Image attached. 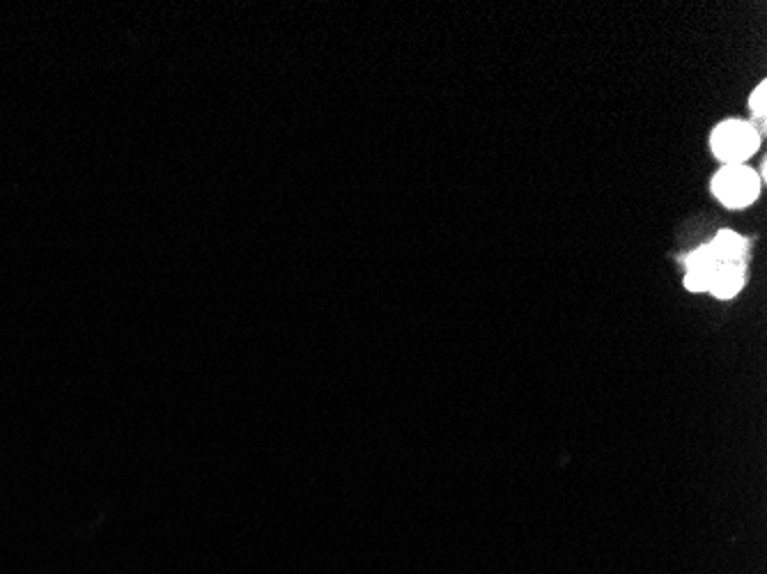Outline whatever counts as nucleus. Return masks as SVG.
<instances>
[{
  "mask_svg": "<svg viewBox=\"0 0 767 574\" xmlns=\"http://www.w3.org/2000/svg\"><path fill=\"white\" fill-rule=\"evenodd\" d=\"M758 147V134L756 129L747 122L740 120H731L719 124L712 134V150L722 161H726L728 166H738L740 161H745L747 157L756 152Z\"/></svg>",
  "mask_w": 767,
  "mask_h": 574,
  "instance_id": "obj_1",
  "label": "nucleus"
},
{
  "mask_svg": "<svg viewBox=\"0 0 767 574\" xmlns=\"http://www.w3.org/2000/svg\"><path fill=\"white\" fill-rule=\"evenodd\" d=\"M712 191L726 207H747L758 196V177L745 166H726L712 182Z\"/></svg>",
  "mask_w": 767,
  "mask_h": 574,
  "instance_id": "obj_2",
  "label": "nucleus"
},
{
  "mask_svg": "<svg viewBox=\"0 0 767 574\" xmlns=\"http://www.w3.org/2000/svg\"><path fill=\"white\" fill-rule=\"evenodd\" d=\"M745 239L735 235V232H719V235L708 244L712 258L719 265H731V262H742V253H745Z\"/></svg>",
  "mask_w": 767,
  "mask_h": 574,
  "instance_id": "obj_3",
  "label": "nucleus"
},
{
  "mask_svg": "<svg viewBox=\"0 0 767 574\" xmlns=\"http://www.w3.org/2000/svg\"><path fill=\"white\" fill-rule=\"evenodd\" d=\"M740 287H742V262L719 265L717 274L710 283V292L719 299H731L740 292Z\"/></svg>",
  "mask_w": 767,
  "mask_h": 574,
  "instance_id": "obj_4",
  "label": "nucleus"
},
{
  "mask_svg": "<svg viewBox=\"0 0 767 574\" xmlns=\"http://www.w3.org/2000/svg\"><path fill=\"white\" fill-rule=\"evenodd\" d=\"M717 269H719V262H708V265L689 267L687 276H685V287L689 292L710 290V283H712V278H715Z\"/></svg>",
  "mask_w": 767,
  "mask_h": 574,
  "instance_id": "obj_5",
  "label": "nucleus"
},
{
  "mask_svg": "<svg viewBox=\"0 0 767 574\" xmlns=\"http://www.w3.org/2000/svg\"><path fill=\"white\" fill-rule=\"evenodd\" d=\"M765 92H767L765 83H761V85H758V88H756L754 95H751V108H754L758 118H763V115H765Z\"/></svg>",
  "mask_w": 767,
  "mask_h": 574,
  "instance_id": "obj_6",
  "label": "nucleus"
}]
</instances>
